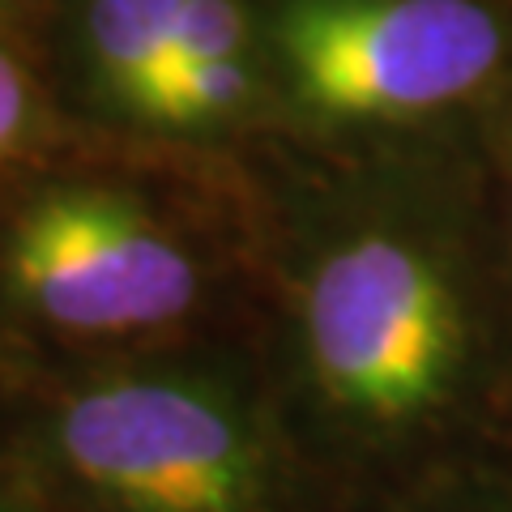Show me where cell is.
<instances>
[{
    "instance_id": "cell-9",
    "label": "cell",
    "mask_w": 512,
    "mask_h": 512,
    "mask_svg": "<svg viewBox=\"0 0 512 512\" xmlns=\"http://www.w3.org/2000/svg\"><path fill=\"white\" fill-rule=\"evenodd\" d=\"M0 512H73L56 491H47L22 461L0 453Z\"/></svg>"
},
{
    "instance_id": "cell-2",
    "label": "cell",
    "mask_w": 512,
    "mask_h": 512,
    "mask_svg": "<svg viewBox=\"0 0 512 512\" xmlns=\"http://www.w3.org/2000/svg\"><path fill=\"white\" fill-rule=\"evenodd\" d=\"M0 453L73 512H338L265 367L201 342L9 384Z\"/></svg>"
},
{
    "instance_id": "cell-3",
    "label": "cell",
    "mask_w": 512,
    "mask_h": 512,
    "mask_svg": "<svg viewBox=\"0 0 512 512\" xmlns=\"http://www.w3.org/2000/svg\"><path fill=\"white\" fill-rule=\"evenodd\" d=\"M205 269L128 188L47 184L0 227V393L26 376L192 342Z\"/></svg>"
},
{
    "instance_id": "cell-5",
    "label": "cell",
    "mask_w": 512,
    "mask_h": 512,
    "mask_svg": "<svg viewBox=\"0 0 512 512\" xmlns=\"http://www.w3.org/2000/svg\"><path fill=\"white\" fill-rule=\"evenodd\" d=\"M180 9L184 0H86L82 47L103 103L146 120L175 43Z\"/></svg>"
},
{
    "instance_id": "cell-1",
    "label": "cell",
    "mask_w": 512,
    "mask_h": 512,
    "mask_svg": "<svg viewBox=\"0 0 512 512\" xmlns=\"http://www.w3.org/2000/svg\"><path fill=\"white\" fill-rule=\"evenodd\" d=\"M278 402L338 512H359L470 461L487 359L470 299L423 239L359 227L299 282Z\"/></svg>"
},
{
    "instance_id": "cell-8",
    "label": "cell",
    "mask_w": 512,
    "mask_h": 512,
    "mask_svg": "<svg viewBox=\"0 0 512 512\" xmlns=\"http://www.w3.org/2000/svg\"><path fill=\"white\" fill-rule=\"evenodd\" d=\"M35 116H39L35 82H30L26 64L0 43V163L13 158L30 141Z\"/></svg>"
},
{
    "instance_id": "cell-7",
    "label": "cell",
    "mask_w": 512,
    "mask_h": 512,
    "mask_svg": "<svg viewBox=\"0 0 512 512\" xmlns=\"http://www.w3.org/2000/svg\"><path fill=\"white\" fill-rule=\"evenodd\" d=\"M359 512H512V478L487 461H470Z\"/></svg>"
},
{
    "instance_id": "cell-4",
    "label": "cell",
    "mask_w": 512,
    "mask_h": 512,
    "mask_svg": "<svg viewBox=\"0 0 512 512\" xmlns=\"http://www.w3.org/2000/svg\"><path fill=\"white\" fill-rule=\"evenodd\" d=\"M278 56L299 99L338 120H406L466 99L504 60L483 0H286Z\"/></svg>"
},
{
    "instance_id": "cell-6",
    "label": "cell",
    "mask_w": 512,
    "mask_h": 512,
    "mask_svg": "<svg viewBox=\"0 0 512 512\" xmlns=\"http://www.w3.org/2000/svg\"><path fill=\"white\" fill-rule=\"evenodd\" d=\"M244 56H248V13L239 0H184L163 82L171 73L197 69V64L244 60ZM163 82H158V90H163ZM146 116H150V107H146Z\"/></svg>"
}]
</instances>
